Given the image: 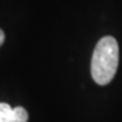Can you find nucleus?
Here are the masks:
<instances>
[{"mask_svg": "<svg viewBox=\"0 0 122 122\" xmlns=\"http://www.w3.org/2000/svg\"><path fill=\"white\" fill-rule=\"evenodd\" d=\"M29 115L23 107H10L8 103L0 102V122H27Z\"/></svg>", "mask_w": 122, "mask_h": 122, "instance_id": "nucleus-2", "label": "nucleus"}, {"mask_svg": "<svg viewBox=\"0 0 122 122\" xmlns=\"http://www.w3.org/2000/svg\"><path fill=\"white\" fill-rule=\"evenodd\" d=\"M118 66V44L112 36H105L97 42L91 60V75L98 85L110 84Z\"/></svg>", "mask_w": 122, "mask_h": 122, "instance_id": "nucleus-1", "label": "nucleus"}, {"mask_svg": "<svg viewBox=\"0 0 122 122\" xmlns=\"http://www.w3.org/2000/svg\"><path fill=\"white\" fill-rule=\"evenodd\" d=\"M4 40H5V34H4V31H3L1 29H0V46L3 45Z\"/></svg>", "mask_w": 122, "mask_h": 122, "instance_id": "nucleus-3", "label": "nucleus"}]
</instances>
